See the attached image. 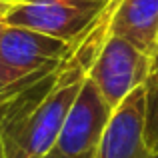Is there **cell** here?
<instances>
[{"instance_id": "cell-1", "label": "cell", "mask_w": 158, "mask_h": 158, "mask_svg": "<svg viewBox=\"0 0 158 158\" xmlns=\"http://www.w3.org/2000/svg\"><path fill=\"white\" fill-rule=\"evenodd\" d=\"M112 0H20L2 22L74 44L94 26Z\"/></svg>"}, {"instance_id": "cell-2", "label": "cell", "mask_w": 158, "mask_h": 158, "mask_svg": "<svg viewBox=\"0 0 158 158\" xmlns=\"http://www.w3.org/2000/svg\"><path fill=\"white\" fill-rule=\"evenodd\" d=\"M152 66V56L116 34H108L90 66L88 78L102 100L116 110L136 88L144 86Z\"/></svg>"}, {"instance_id": "cell-3", "label": "cell", "mask_w": 158, "mask_h": 158, "mask_svg": "<svg viewBox=\"0 0 158 158\" xmlns=\"http://www.w3.org/2000/svg\"><path fill=\"white\" fill-rule=\"evenodd\" d=\"M72 44L22 26L2 24L0 30V90L10 88L58 64Z\"/></svg>"}, {"instance_id": "cell-4", "label": "cell", "mask_w": 158, "mask_h": 158, "mask_svg": "<svg viewBox=\"0 0 158 158\" xmlns=\"http://www.w3.org/2000/svg\"><path fill=\"white\" fill-rule=\"evenodd\" d=\"M112 114L114 110L102 100L94 82L86 78L60 128L52 152L58 158H94Z\"/></svg>"}, {"instance_id": "cell-5", "label": "cell", "mask_w": 158, "mask_h": 158, "mask_svg": "<svg viewBox=\"0 0 158 158\" xmlns=\"http://www.w3.org/2000/svg\"><path fill=\"white\" fill-rule=\"evenodd\" d=\"M94 158H158L144 142V86L114 110Z\"/></svg>"}, {"instance_id": "cell-6", "label": "cell", "mask_w": 158, "mask_h": 158, "mask_svg": "<svg viewBox=\"0 0 158 158\" xmlns=\"http://www.w3.org/2000/svg\"><path fill=\"white\" fill-rule=\"evenodd\" d=\"M110 34L128 40L148 56H154L158 42V0H116Z\"/></svg>"}, {"instance_id": "cell-7", "label": "cell", "mask_w": 158, "mask_h": 158, "mask_svg": "<svg viewBox=\"0 0 158 158\" xmlns=\"http://www.w3.org/2000/svg\"><path fill=\"white\" fill-rule=\"evenodd\" d=\"M144 142L158 156V56H152V66L144 82Z\"/></svg>"}, {"instance_id": "cell-8", "label": "cell", "mask_w": 158, "mask_h": 158, "mask_svg": "<svg viewBox=\"0 0 158 158\" xmlns=\"http://www.w3.org/2000/svg\"><path fill=\"white\" fill-rule=\"evenodd\" d=\"M14 2H2V0H0V20H4V16H6V12L10 10V6Z\"/></svg>"}, {"instance_id": "cell-9", "label": "cell", "mask_w": 158, "mask_h": 158, "mask_svg": "<svg viewBox=\"0 0 158 158\" xmlns=\"http://www.w3.org/2000/svg\"><path fill=\"white\" fill-rule=\"evenodd\" d=\"M42 158H58V156H56V154H54V152L50 150V152H48V154H46V156H42Z\"/></svg>"}, {"instance_id": "cell-10", "label": "cell", "mask_w": 158, "mask_h": 158, "mask_svg": "<svg viewBox=\"0 0 158 158\" xmlns=\"http://www.w3.org/2000/svg\"><path fill=\"white\" fill-rule=\"evenodd\" d=\"M2 2H20V0H2Z\"/></svg>"}, {"instance_id": "cell-11", "label": "cell", "mask_w": 158, "mask_h": 158, "mask_svg": "<svg viewBox=\"0 0 158 158\" xmlns=\"http://www.w3.org/2000/svg\"><path fill=\"white\" fill-rule=\"evenodd\" d=\"M156 56H158V42H156Z\"/></svg>"}, {"instance_id": "cell-12", "label": "cell", "mask_w": 158, "mask_h": 158, "mask_svg": "<svg viewBox=\"0 0 158 158\" xmlns=\"http://www.w3.org/2000/svg\"><path fill=\"white\" fill-rule=\"evenodd\" d=\"M2 24H4V22H2V20H0V30H2Z\"/></svg>"}]
</instances>
